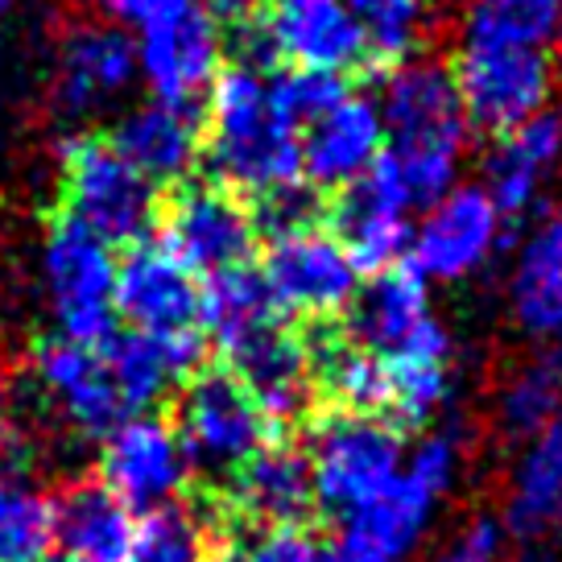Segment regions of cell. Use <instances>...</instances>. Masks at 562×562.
<instances>
[{"instance_id":"cell-39","label":"cell","mask_w":562,"mask_h":562,"mask_svg":"<svg viewBox=\"0 0 562 562\" xmlns=\"http://www.w3.org/2000/svg\"><path fill=\"white\" fill-rule=\"evenodd\" d=\"M261 220L269 224V236L290 228H302V224H315V194L306 187H285V191L261 199Z\"/></svg>"},{"instance_id":"cell-2","label":"cell","mask_w":562,"mask_h":562,"mask_svg":"<svg viewBox=\"0 0 562 562\" xmlns=\"http://www.w3.org/2000/svg\"><path fill=\"white\" fill-rule=\"evenodd\" d=\"M207 161L232 194H269L302 182L299 128L273 104L265 70L232 63L207 91Z\"/></svg>"},{"instance_id":"cell-22","label":"cell","mask_w":562,"mask_h":562,"mask_svg":"<svg viewBox=\"0 0 562 562\" xmlns=\"http://www.w3.org/2000/svg\"><path fill=\"white\" fill-rule=\"evenodd\" d=\"M108 145L145 182L175 187V182H187L203 158V128L194 121V108H170L154 100V104L124 112Z\"/></svg>"},{"instance_id":"cell-8","label":"cell","mask_w":562,"mask_h":562,"mask_svg":"<svg viewBox=\"0 0 562 562\" xmlns=\"http://www.w3.org/2000/svg\"><path fill=\"white\" fill-rule=\"evenodd\" d=\"M116 257L104 240L70 224L67 215L54 220L42 240V290L63 339L75 344H104L116 331Z\"/></svg>"},{"instance_id":"cell-10","label":"cell","mask_w":562,"mask_h":562,"mask_svg":"<svg viewBox=\"0 0 562 562\" xmlns=\"http://www.w3.org/2000/svg\"><path fill=\"white\" fill-rule=\"evenodd\" d=\"M257 273L281 315L311 318V323L344 315L360 290V269L351 265L348 248L339 245L335 232L318 224L269 236Z\"/></svg>"},{"instance_id":"cell-42","label":"cell","mask_w":562,"mask_h":562,"mask_svg":"<svg viewBox=\"0 0 562 562\" xmlns=\"http://www.w3.org/2000/svg\"><path fill=\"white\" fill-rule=\"evenodd\" d=\"M323 562H344V559H339V554H335V550H327V554H323Z\"/></svg>"},{"instance_id":"cell-28","label":"cell","mask_w":562,"mask_h":562,"mask_svg":"<svg viewBox=\"0 0 562 562\" xmlns=\"http://www.w3.org/2000/svg\"><path fill=\"white\" fill-rule=\"evenodd\" d=\"M232 496H236V509L252 517L261 529L302 526L306 513L315 509L306 451L285 447V442H265L261 451L232 475Z\"/></svg>"},{"instance_id":"cell-12","label":"cell","mask_w":562,"mask_h":562,"mask_svg":"<svg viewBox=\"0 0 562 562\" xmlns=\"http://www.w3.org/2000/svg\"><path fill=\"white\" fill-rule=\"evenodd\" d=\"M100 484H104L128 513H149L175 505L187 480L191 459L178 442L175 422L158 414H128L104 439L100 451Z\"/></svg>"},{"instance_id":"cell-26","label":"cell","mask_w":562,"mask_h":562,"mask_svg":"<svg viewBox=\"0 0 562 562\" xmlns=\"http://www.w3.org/2000/svg\"><path fill=\"white\" fill-rule=\"evenodd\" d=\"M232 364V376L252 393V402L261 405L269 426L278 430L285 422H299L302 409L311 405L315 372H311V348L278 323L269 335H261L252 348H245Z\"/></svg>"},{"instance_id":"cell-29","label":"cell","mask_w":562,"mask_h":562,"mask_svg":"<svg viewBox=\"0 0 562 562\" xmlns=\"http://www.w3.org/2000/svg\"><path fill=\"white\" fill-rule=\"evenodd\" d=\"M199 323L207 327L211 344L224 351V360H236L240 351L278 327L281 311L269 299L261 273L236 265L224 273H211L199 285Z\"/></svg>"},{"instance_id":"cell-30","label":"cell","mask_w":562,"mask_h":562,"mask_svg":"<svg viewBox=\"0 0 562 562\" xmlns=\"http://www.w3.org/2000/svg\"><path fill=\"white\" fill-rule=\"evenodd\" d=\"M562 501V414L542 426L533 439L521 442L517 463L509 472L505 496V529L517 538H542Z\"/></svg>"},{"instance_id":"cell-16","label":"cell","mask_w":562,"mask_h":562,"mask_svg":"<svg viewBox=\"0 0 562 562\" xmlns=\"http://www.w3.org/2000/svg\"><path fill=\"white\" fill-rule=\"evenodd\" d=\"M137 79V46L112 21L70 25L50 70V100L63 116H91L116 104Z\"/></svg>"},{"instance_id":"cell-7","label":"cell","mask_w":562,"mask_h":562,"mask_svg":"<svg viewBox=\"0 0 562 562\" xmlns=\"http://www.w3.org/2000/svg\"><path fill=\"white\" fill-rule=\"evenodd\" d=\"M175 430L191 472L203 475H236L273 435L252 393L224 369L187 376L178 393Z\"/></svg>"},{"instance_id":"cell-21","label":"cell","mask_w":562,"mask_h":562,"mask_svg":"<svg viewBox=\"0 0 562 562\" xmlns=\"http://www.w3.org/2000/svg\"><path fill=\"white\" fill-rule=\"evenodd\" d=\"M562 166V112L546 108L533 121L517 124L513 133L496 137V145L484 158V191L496 203V211L509 215H526L538 207L542 191Z\"/></svg>"},{"instance_id":"cell-27","label":"cell","mask_w":562,"mask_h":562,"mask_svg":"<svg viewBox=\"0 0 562 562\" xmlns=\"http://www.w3.org/2000/svg\"><path fill=\"white\" fill-rule=\"evenodd\" d=\"M389 372V405L405 422L439 418L451 393H456V339L447 331L442 318H430L409 344L385 356Z\"/></svg>"},{"instance_id":"cell-38","label":"cell","mask_w":562,"mask_h":562,"mask_svg":"<svg viewBox=\"0 0 562 562\" xmlns=\"http://www.w3.org/2000/svg\"><path fill=\"white\" fill-rule=\"evenodd\" d=\"M323 554L327 550L315 542V533H306L302 526H273L261 529L245 546L240 562H323Z\"/></svg>"},{"instance_id":"cell-18","label":"cell","mask_w":562,"mask_h":562,"mask_svg":"<svg viewBox=\"0 0 562 562\" xmlns=\"http://www.w3.org/2000/svg\"><path fill=\"white\" fill-rule=\"evenodd\" d=\"M116 318L128 331L182 335L199 323V278L166 245H137L116 265Z\"/></svg>"},{"instance_id":"cell-24","label":"cell","mask_w":562,"mask_h":562,"mask_svg":"<svg viewBox=\"0 0 562 562\" xmlns=\"http://www.w3.org/2000/svg\"><path fill=\"white\" fill-rule=\"evenodd\" d=\"M133 542V513L100 484L75 480L50 501L54 562H124Z\"/></svg>"},{"instance_id":"cell-5","label":"cell","mask_w":562,"mask_h":562,"mask_svg":"<svg viewBox=\"0 0 562 562\" xmlns=\"http://www.w3.org/2000/svg\"><path fill=\"white\" fill-rule=\"evenodd\" d=\"M63 170V207L67 220L91 232L95 240L137 248L161 215L158 187L128 166L108 140L79 133L58 145Z\"/></svg>"},{"instance_id":"cell-25","label":"cell","mask_w":562,"mask_h":562,"mask_svg":"<svg viewBox=\"0 0 562 562\" xmlns=\"http://www.w3.org/2000/svg\"><path fill=\"white\" fill-rule=\"evenodd\" d=\"M430 318L439 315L430 306L426 281L409 265H393L385 273H372L369 285L356 290V299L348 306V331L351 344H360L364 351L385 360L402 344H409Z\"/></svg>"},{"instance_id":"cell-41","label":"cell","mask_w":562,"mask_h":562,"mask_svg":"<svg viewBox=\"0 0 562 562\" xmlns=\"http://www.w3.org/2000/svg\"><path fill=\"white\" fill-rule=\"evenodd\" d=\"M4 397H9V393H4V372H0V414H4Z\"/></svg>"},{"instance_id":"cell-6","label":"cell","mask_w":562,"mask_h":562,"mask_svg":"<svg viewBox=\"0 0 562 562\" xmlns=\"http://www.w3.org/2000/svg\"><path fill=\"white\" fill-rule=\"evenodd\" d=\"M402 463L405 439L376 414H327L306 442L315 505L335 521L376 501L402 475Z\"/></svg>"},{"instance_id":"cell-34","label":"cell","mask_w":562,"mask_h":562,"mask_svg":"<svg viewBox=\"0 0 562 562\" xmlns=\"http://www.w3.org/2000/svg\"><path fill=\"white\" fill-rule=\"evenodd\" d=\"M211 526L194 505H161L133 521V542L124 562H207Z\"/></svg>"},{"instance_id":"cell-19","label":"cell","mask_w":562,"mask_h":562,"mask_svg":"<svg viewBox=\"0 0 562 562\" xmlns=\"http://www.w3.org/2000/svg\"><path fill=\"white\" fill-rule=\"evenodd\" d=\"M302 178L323 191H348L385 154V124L372 95H344L299 133Z\"/></svg>"},{"instance_id":"cell-4","label":"cell","mask_w":562,"mask_h":562,"mask_svg":"<svg viewBox=\"0 0 562 562\" xmlns=\"http://www.w3.org/2000/svg\"><path fill=\"white\" fill-rule=\"evenodd\" d=\"M451 79H456L459 104L468 112V124L492 137H505L517 124L533 121L550 108L559 70L542 46L459 30Z\"/></svg>"},{"instance_id":"cell-11","label":"cell","mask_w":562,"mask_h":562,"mask_svg":"<svg viewBox=\"0 0 562 562\" xmlns=\"http://www.w3.org/2000/svg\"><path fill=\"white\" fill-rule=\"evenodd\" d=\"M248 67L281 58L294 70L344 75L364 63V37L348 0H265L261 18L245 30Z\"/></svg>"},{"instance_id":"cell-20","label":"cell","mask_w":562,"mask_h":562,"mask_svg":"<svg viewBox=\"0 0 562 562\" xmlns=\"http://www.w3.org/2000/svg\"><path fill=\"white\" fill-rule=\"evenodd\" d=\"M100 348L104 372L116 397L128 414H149L178 381L194 376L203 360V339L199 331L182 335H145V331H112Z\"/></svg>"},{"instance_id":"cell-15","label":"cell","mask_w":562,"mask_h":562,"mask_svg":"<svg viewBox=\"0 0 562 562\" xmlns=\"http://www.w3.org/2000/svg\"><path fill=\"white\" fill-rule=\"evenodd\" d=\"M30 376L37 385V397L83 439L104 442L128 418V409L108 381L100 348L75 344L63 335H42L30 348Z\"/></svg>"},{"instance_id":"cell-14","label":"cell","mask_w":562,"mask_h":562,"mask_svg":"<svg viewBox=\"0 0 562 562\" xmlns=\"http://www.w3.org/2000/svg\"><path fill=\"white\" fill-rule=\"evenodd\" d=\"M161 228H166L161 245L170 248L194 278L199 273L211 278V273L245 265L257 245V220L245 207V199L232 194L228 187H207V182L182 187L175 203L166 207Z\"/></svg>"},{"instance_id":"cell-33","label":"cell","mask_w":562,"mask_h":562,"mask_svg":"<svg viewBox=\"0 0 562 562\" xmlns=\"http://www.w3.org/2000/svg\"><path fill=\"white\" fill-rule=\"evenodd\" d=\"M311 372L323 393L335 397L348 414H376L389 405L385 360L360 344H323L318 356H311Z\"/></svg>"},{"instance_id":"cell-9","label":"cell","mask_w":562,"mask_h":562,"mask_svg":"<svg viewBox=\"0 0 562 562\" xmlns=\"http://www.w3.org/2000/svg\"><path fill=\"white\" fill-rule=\"evenodd\" d=\"M505 215L496 211L480 182H456L435 203H426L422 220L409 228V269L422 281L456 285L484 273L505 245Z\"/></svg>"},{"instance_id":"cell-40","label":"cell","mask_w":562,"mask_h":562,"mask_svg":"<svg viewBox=\"0 0 562 562\" xmlns=\"http://www.w3.org/2000/svg\"><path fill=\"white\" fill-rule=\"evenodd\" d=\"M257 0H203V9H207L211 18H228V21H240L248 18V9H252Z\"/></svg>"},{"instance_id":"cell-17","label":"cell","mask_w":562,"mask_h":562,"mask_svg":"<svg viewBox=\"0 0 562 562\" xmlns=\"http://www.w3.org/2000/svg\"><path fill=\"white\" fill-rule=\"evenodd\" d=\"M418 207L405 191L402 175L381 161L364 178H356L348 191L339 194L335 207V236L348 248L351 265L360 273H385L393 265H402L405 245H409V211Z\"/></svg>"},{"instance_id":"cell-31","label":"cell","mask_w":562,"mask_h":562,"mask_svg":"<svg viewBox=\"0 0 562 562\" xmlns=\"http://www.w3.org/2000/svg\"><path fill=\"white\" fill-rule=\"evenodd\" d=\"M0 562H50V496L30 475L21 439L0 451Z\"/></svg>"},{"instance_id":"cell-23","label":"cell","mask_w":562,"mask_h":562,"mask_svg":"<svg viewBox=\"0 0 562 562\" xmlns=\"http://www.w3.org/2000/svg\"><path fill=\"white\" fill-rule=\"evenodd\" d=\"M509 318L533 344H562V220H546L521 236L505 281Z\"/></svg>"},{"instance_id":"cell-35","label":"cell","mask_w":562,"mask_h":562,"mask_svg":"<svg viewBox=\"0 0 562 562\" xmlns=\"http://www.w3.org/2000/svg\"><path fill=\"white\" fill-rule=\"evenodd\" d=\"M348 4L364 37V58H376L389 67L414 58L430 30L426 0H348Z\"/></svg>"},{"instance_id":"cell-13","label":"cell","mask_w":562,"mask_h":562,"mask_svg":"<svg viewBox=\"0 0 562 562\" xmlns=\"http://www.w3.org/2000/svg\"><path fill=\"white\" fill-rule=\"evenodd\" d=\"M133 46L137 79H145L158 104L170 108H194L199 100H207L215 75L224 70V30L203 4L154 30H140Z\"/></svg>"},{"instance_id":"cell-43","label":"cell","mask_w":562,"mask_h":562,"mask_svg":"<svg viewBox=\"0 0 562 562\" xmlns=\"http://www.w3.org/2000/svg\"><path fill=\"white\" fill-rule=\"evenodd\" d=\"M554 521H559V526H562V501H559V513H554Z\"/></svg>"},{"instance_id":"cell-37","label":"cell","mask_w":562,"mask_h":562,"mask_svg":"<svg viewBox=\"0 0 562 562\" xmlns=\"http://www.w3.org/2000/svg\"><path fill=\"white\" fill-rule=\"evenodd\" d=\"M505 559V526L496 517H475L456 529L447 542L422 562H501Z\"/></svg>"},{"instance_id":"cell-3","label":"cell","mask_w":562,"mask_h":562,"mask_svg":"<svg viewBox=\"0 0 562 562\" xmlns=\"http://www.w3.org/2000/svg\"><path fill=\"white\" fill-rule=\"evenodd\" d=\"M463 439L456 430H435L405 451L402 475L376 501L339 521L335 554L344 562H414L430 538L442 501L463 475Z\"/></svg>"},{"instance_id":"cell-32","label":"cell","mask_w":562,"mask_h":562,"mask_svg":"<svg viewBox=\"0 0 562 562\" xmlns=\"http://www.w3.org/2000/svg\"><path fill=\"white\" fill-rule=\"evenodd\" d=\"M559 414H562V344H554L542 356L517 364L501 381L496 402H492V418H496V430L505 439L526 442L542 426H550Z\"/></svg>"},{"instance_id":"cell-1","label":"cell","mask_w":562,"mask_h":562,"mask_svg":"<svg viewBox=\"0 0 562 562\" xmlns=\"http://www.w3.org/2000/svg\"><path fill=\"white\" fill-rule=\"evenodd\" d=\"M385 124V158L414 203H435L459 182L472 149V124L459 104L451 67L439 58H405L385 70L372 95Z\"/></svg>"},{"instance_id":"cell-36","label":"cell","mask_w":562,"mask_h":562,"mask_svg":"<svg viewBox=\"0 0 562 562\" xmlns=\"http://www.w3.org/2000/svg\"><path fill=\"white\" fill-rule=\"evenodd\" d=\"M269 83H273V104H278V112L299 133L348 95L344 75H323V70H290V75L269 79Z\"/></svg>"}]
</instances>
